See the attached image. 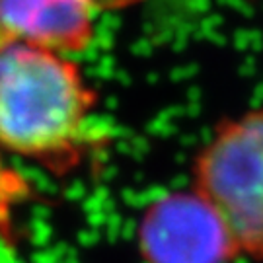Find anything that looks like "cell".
<instances>
[{
	"mask_svg": "<svg viewBox=\"0 0 263 263\" xmlns=\"http://www.w3.org/2000/svg\"><path fill=\"white\" fill-rule=\"evenodd\" d=\"M191 178L238 257L263 261V107L218 123L193 160Z\"/></svg>",
	"mask_w": 263,
	"mask_h": 263,
	"instance_id": "7a4b0ae2",
	"label": "cell"
},
{
	"mask_svg": "<svg viewBox=\"0 0 263 263\" xmlns=\"http://www.w3.org/2000/svg\"><path fill=\"white\" fill-rule=\"evenodd\" d=\"M146 263H230L232 238L213 207L193 189L166 193L146 207L139 224Z\"/></svg>",
	"mask_w": 263,
	"mask_h": 263,
	"instance_id": "3957f363",
	"label": "cell"
},
{
	"mask_svg": "<svg viewBox=\"0 0 263 263\" xmlns=\"http://www.w3.org/2000/svg\"><path fill=\"white\" fill-rule=\"evenodd\" d=\"M127 0H0V41H26L78 53L94 35L96 18Z\"/></svg>",
	"mask_w": 263,
	"mask_h": 263,
	"instance_id": "277c9868",
	"label": "cell"
},
{
	"mask_svg": "<svg viewBox=\"0 0 263 263\" xmlns=\"http://www.w3.org/2000/svg\"><path fill=\"white\" fill-rule=\"evenodd\" d=\"M94 105V90L65 53L0 41V151L53 172L74 168L102 141Z\"/></svg>",
	"mask_w": 263,
	"mask_h": 263,
	"instance_id": "6da1fadb",
	"label": "cell"
},
{
	"mask_svg": "<svg viewBox=\"0 0 263 263\" xmlns=\"http://www.w3.org/2000/svg\"><path fill=\"white\" fill-rule=\"evenodd\" d=\"M10 250V246L6 244V242H4V238H2V236H0V257H2V255L6 254V252H8Z\"/></svg>",
	"mask_w": 263,
	"mask_h": 263,
	"instance_id": "52a82bcc",
	"label": "cell"
},
{
	"mask_svg": "<svg viewBox=\"0 0 263 263\" xmlns=\"http://www.w3.org/2000/svg\"><path fill=\"white\" fill-rule=\"evenodd\" d=\"M4 179H8V174L4 172V170L0 168V195H4Z\"/></svg>",
	"mask_w": 263,
	"mask_h": 263,
	"instance_id": "8992f818",
	"label": "cell"
},
{
	"mask_svg": "<svg viewBox=\"0 0 263 263\" xmlns=\"http://www.w3.org/2000/svg\"><path fill=\"white\" fill-rule=\"evenodd\" d=\"M0 263H22V261H20L18 257L14 255V252H12V250H8L6 254L0 257Z\"/></svg>",
	"mask_w": 263,
	"mask_h": 263,
	"instance_id": "5b68a950",
	"label": "cell"
}]
</instances>
